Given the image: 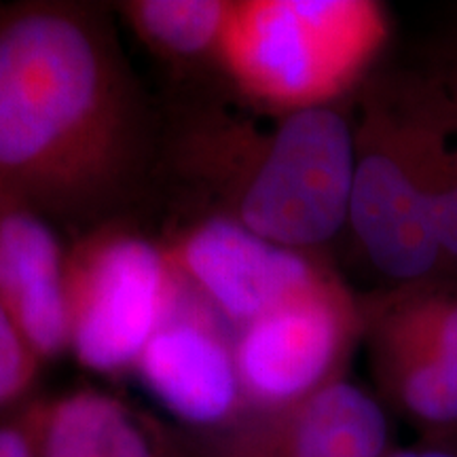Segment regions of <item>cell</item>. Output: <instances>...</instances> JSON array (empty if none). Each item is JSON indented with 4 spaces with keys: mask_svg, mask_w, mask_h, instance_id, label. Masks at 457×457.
<instances>
[{
    "mask_svg": "<svg viewBox=\"0 0 457 457\" xmlns=\"http://www.w3.org/2000/svg\"><path fill=\"white\" fill-rule=\"evenodd\" d=\"M445 279L457 282V111L434 77L400 74Z\"/></svg>",
    "mask_w": 457,
    "mask_h": 457,
    "instance_id": "cell-13",
    "label": "cell"
},
{
    "mask_svg": "<svg viewBox=\"0 0 457 457\" xmlns=\"http://www.w3.org/2000/svg\"><path fill=\"white\" fill-rule=\"evenodd\" d=\"M364 307L377 396L417 432L457 426V282L398 286Z\"/></svg>",
    "mask_w": 457,
    "mask_h": 457,
    "instance_id": "cell-7",
    "label": "cell"
},
{
    "mask_svg": "<svg viewBox=\"0 0 457 457\" xmlns=\"http://www.w3.org/2000/svg\"><path fill=\"white\" fill-rule=\"evenodd\" d=\"M38 413L41 403L0 420V457H38Z\"/></svg>",
    "mask_w": 457,
    "mask_h": 457,
    "instance_id": "cell-16",
    "label": "cell"
},
{
    "mask_svg": "<svg viewBox=\"0 0 457 457\" xmlns=\"http://www.w3.org/2000/svg\"><path fill=\"white\" fill-rule=\"evenodd\" d=\"M236 0H131L123 20L145 47L176 66L220 60Z\"/></svg>",
    "mask_w": 457,
    "mask_h": 457,
    "instance_id": "cell-14",
    "label": "cell"
},
{
    "mask_svg": "<svg viewBox=\"0 0 457 457\" xmlns=\"http://www.w3.org/2000/svg\"><path fill=\"white\" fill-rule=\"evenodd\" d=\"M390 457H457V426L420 432L407 447H396Z\"/></svg>",
    "mask_w": 457,
    "mask_h": 457,
    "instance_id": "cell-17",
    "label": "cell"
},
{
    "mask_svg": "<svg viewBox=\"0 0 457 457\" xmlns=\"http://www.w3.org/2000/svg\"><path fill=\"white\" fill-rule=\"evenodd\" d=\"M350 204L353 239L394 288L445 278L400 74L364 87Z\"/></svg>",
    "mask_w": 457,
    "mask_h": 457,
    "instance_id": "cell-4",
    "label": "cell"
},
{
    "mask_svg": "<svg viewBox=\"0 0 457 457\" xmlns=\"http://www.w3.org/2000/svg\"><path fill=\"white\" fill-rule=\"evenodd\" d=\"M176 278L233 333L330 271L316 254L284 248L225 214H210L165 245Z\"/></svg>",
    "mask_w": 457,
    "mask_h": 457,
    "instance_id": "cell-8",
    "label": "cell"
},
{
    "mask_svg": "<svg viewBox=\"0 0 457 457\" xmlns=\"http://www.w3.org/2000/svg\"><path fill=\"white\" fill-rule=\"evenodd\" d=\"M38 457H185L179 445L123 400L74 390L41 403Z\"/></svg>",
    "mask_w": 457,
    "mask_h": 457,
    "instance_id": "cell-12",
    "label": "cell"
},
{
    "mask_svg": "<svg viewBox=\"0 0 457 457\" xmlns=\"http://www.w3.org/2000/svg\"><path fill=\"white\" fill-rule=\"evenodd\" d=\"M176 290L165 245L125 227L87 233L68 250V352L91 373H134Z\"/></svg>",
    "mask_w": 457,
    "mask_h": 457,
    "instance_id": "cell-5",
    "label": "cell"
},
{
    "mask_svg": "<svg viewBox=\"0 0 457 457\" xmlns=\"http://www.w3.org/2000/svg\"><path fill=\"white\" fill-rule=\"evenodd\" d=\"M187 159L231 216L256 236L316 254L350 225L356 129L337 106L282 114L261 134L210 123L191 136Z\"/></svg>",
    "mask_w": 457,
    "mask_h": 457,
    "instance_id": "cell-2",
    "label": "cell"
},
{
    "mask_svg": "<svg viewBox=\"0 0 457 457\" xmlns=\"http://www.w3.org/2000/svg\"><path fill=\"white\" fill-rule=\"evenodd\" d=\"M197 457H390L392 413L345 379L276 411H245L231 426L191 434Z\"/></svg>",
    "mask_w": 457,
    "mask_h": 457,
    "instance_id": "cell-10",
    "label": "cell"
},
{
    "mask_svg": "<svg viewBox=\"0 0 457 457\" xmlns=\"http://www.w3.org/2000/svg\"><path fill=\"white\" fill-rule=\"evenodd\" d=\"M233 328L179 282L174 303L134 373L191 434L231 426L245 413Z\"/></svg>",
    "mask_w": 457,
    "mask_h": 457,
    "instance_id": "cell-9",
    "label": "cell"
},
{
    "mask_svg": "<svg viewBox=\"0 0 457 457\" xmlns=\"http://www.w3.org/2000/svg\"><path fill=\"white\" fill-rule=\"evenodd\" d=\"M434 79L443 85V89L447 91L449 100L453 102L457 111V49L445 60L443 68L438 71V74H434Z\"/></svg>",
    "mask_w": 457,
    "mask_h": 457,
    "instance_id": "cell-18",
    "label": "cell"
},
{
    "mask_svg": "<svg viewBox=\"0 0 457 457\" xmlns=\"http://www.w3.org/2000/svg\"><path fill=\"white\" fill-rule=\"evenodd\" d=\"M364 337V307L328 271L236 330L245 411H276L345 379Z\"/></svg>",
    "mask_w": 457,
    "mask_h": 457,
    "instance_id": "cell-6",
    "label": "cell"
},
{
    "mask_svg": "<svg viewBox=\"0 0 457 457\" xmlns=\"http://www.w3.org/2000/svg\"><path fill=\"white\" fill-rule=\"evenodd\" d=\"M66 270L47 216L0 191V303L43 362L68 352Z\"/></svg>",
    "mask_w": 457,
    "mask_h": 457,
    "instance_id": "cell-11",
    "label": "cell"
},
{
    "mask_svg": "<svg viewBox=\"0 0 457 457\" xmlns=\"http://www.w3.org/2000/svg\"><path fill=\"white\" fill-rule=\"evenodd\" d=\"M43 360L28 345L0 303V411L9 409L30 392Z\"/></svg>",
    "mask_w": 457,
    "mask_h": 457,
    "instance_id": "cell-15",
    "label": "cell"
},
{
    "mask_svg": "<svg viewBox=\"0 0 457 457\" xmlns=\"http://www.w3.org/2000/svg\"><path fill=\"white\" fill-rule=\"evenodd\" d=\"M140 153L138 96L96 11L41 3L0 20V191L49 220L89 219Z\"/></svg>",
    "mask_w": 457,
    "mask_h": 457,
    "instance_id": "cell-1",
    "label": "cell"
},
{
    "mask_svg": "<svg viewBox=\"0 0 457 457\" xmlns=\"http://www.w3.org/2000/svg\"><path fill=\"white\" fill-rule=\"evenodd\" d=\"M373 0H236L219 66L239 94L282 114L335 106L387 43Z\"/></svg>",
    "mask_w": 457,
    "mask_h": 457,
    "instance_id": "cell-3",
    "label": "cell"
}]
</instances>
